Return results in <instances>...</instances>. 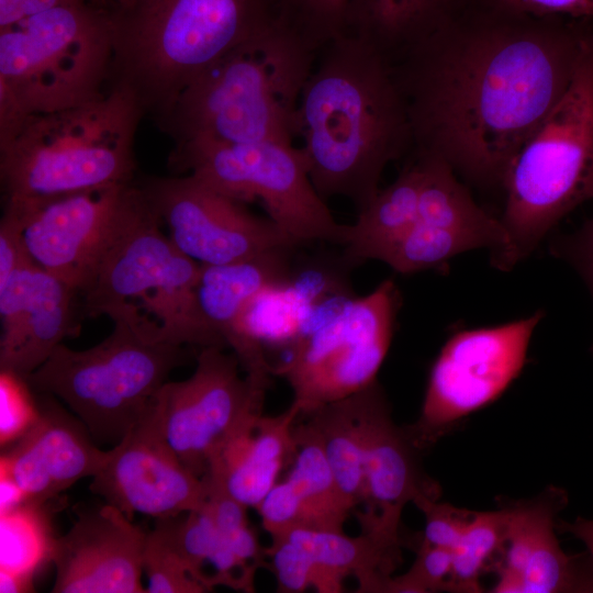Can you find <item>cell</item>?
<instances>
[{"instance_id":"cell-1","label":"cell","mask_w":593,"mask_h":593,"mask_svg":"<svg viewBox=\"0 0 593 593\" xmlns=\"http://www.w3.org/2000/svg\"><path fill=\"white\" fill-rule=\"evenodd\" d=\"M593 20L537 16L495 0H461L390 59L414 152L501 188L515 155L570 86Z\"/></svg>"},{"instance_id":"cell-2","label":"cell","mask_w":593,"mask_h":593,"mask_svg":"<svg viewBox=\"0 0 593 593\" xmlns=\"http://www.w3.org/2000/svg\"><path fill=\"white\" fill-rule=\"evenodd\" d=\"M299 137L318 194L346 198L357 212L366 208L388 164L413 147L389 58L347 31L326 42L302 91Z\"/></svg>"},{"instance_id":"cell-3","label":"cell","mask_w":593,"mask_h":593,"mask_svg":"<svg viewBox=\"0 0 593 593\" xmlns=\"http://www.w3.org/2000/svg\"><path fill=\"white\" fill-rule=\"evenodd\" d=\"M323 45L287 16L203 70L158 126L176 145L246 144L299 137V105Z\"/></svg>"},{"instance_id":"cell-4","label":"cell","mask_w":593,"mask_h":593,"mask_svg":"<svg viewBox=\"0 0 593 593\" xmlns=\"http://www.w3.org/2000/svg\"><path fill=\"white\" fill-rule=\"evenodd\" d=\"M112 15L109 88L132 94L157 125L211 64L284 16L278 0H141Z\"/></svg>"},{"instance_id":"cell-5","label":"cell","mask_w":593,"mask_h":593,"mask_svg":"<svg viewBox=\"0 0 593 593\" xmlns=\"http://www.w3.org/2000/svg\"><path fill=\"white\" fill-rule=\"evenodd\" d=\"M112 9L57 7L0 27V146L31 115L78 107L109 90Z\"/></svg>"},{"instance_id":"cell-6","label":"cell","mask_w":593,"mask_h":593,"mask_svg":"<svg viewBox=\"0 0 593 593\" xmlns=\"http://www.w3.org/2000/svg\"><path fill=\"white\" fill-rule=\"evenodd\" d=\"M145 113L111 87L88 103L26 119L0 146L4 201H40L133 182L134 142Z\"/></svg>"},{"instance_id":"cell-7","label":"cell","mask_w":593,"mask_h":593,"mask_svg":"<svg viewBox=\"0 0 593 593\" xmlns=\"http://www.w3.org/2000/svg\"><path fill=\"white\" fill-rule=\"evenodd\" d=\"M503 271L529 256L560 220L593 200V42L564 94L526 139L502 184Z\"/></svg>"},{"instance_id":"cell-8","label":"cell","mask_w":593,"mask_h":593,"mask_svg":"<svg viewBox=\"0 0 593 593\" xmlns=\"http://www.w3.org/2000/svg\"><path fill=\"white\" fill-rule=\"evenodd\" d=\"M161 226L147 201L80 293L85 313L108 316L150 342L225 348L195 302L200 264L178 249Z\"/></svg>"},{"instance_id":"cell-9","label":"cell","mask_w":593,"mask_h":593,"mask_svg":"<svg viewBox=\"0 0 593 593\" xmlns=\"http://www.w3.org/2000/svg\"><path fill=\"white\" fill-rule=\"evenodd\" d=\"M188 358L186 346L150 342L114 324L107 338L88 349L58 345L25 383L61 400L94 441L114 446Z\"/></svg>"},{"instance_id":"cell-10","label":"cell","mask_w":593,"mask_h":593,"mask_svg":"<svg viewBox=\"0 0 593 593\" xmlns=\"http://www.w3.org/2000/svg\"><path fill=\"white\" fill-rule=\"evenodd\" d=\"M170 165L238 201H260L299 245L322 240L344 246L348 240L349 224L334 219L311 181L304 152L294 144L193 139L176 145Z\"/></svg>"},{"instance_id":"cell-11","label":"cell","mask_w":593,"mask_h":593,"mask_svg":"<svg viewBox=\"0 0 593 593\" xmlns=\"http://www.w3.org/2000/svg\"><path fill=\"white\" fill-rule=\"evenodd\" d=\"M399 305L395 283L384 280L370 293L340 302L293 340L288 359L271 373L287 380L301 415L377 380Z\"/></svg>"},{"instance_id":"cell-12","label":"cell","mask_w":593,"mask_h":593,"mask_svg":"<svg viewBox=\"0 0 593 593\" xmlns=\"http://www.w3.org/2000/svg\"><path fill=\"white\" fill-rule=\"evenodd\" d=\"M147 208L139 184L94 188L40 201H4L22 223L33 261L80 293Z\"/></svg>"},{"instance_id":"cell-13","label":"cell","mask_w":593,"mask_h":593,"mask_svg":"<svg viewBox=\"0 0 593 593\" xmlns=\"http://www.w3.org/2000/svg\"><path fill=\"white\" fill-rule=\"evenodd\" d=\"M537 311L506 324L455 333L438 354L428 377L418 419L407 425L416 445L430 448L457 423L494 402L521 373Z\"/></svg>"},{"instance_id":"cell-14","label":"cell","mask_w":593,"mask_h":593,"mask_svg":"<svg viewBox=\"0 0 593 593\" xmlns=\"http://www.w3.org/2000/svg\"><path fill=\"white\" fill-rule=\"evenodd\" d=\"M193 373L167 381L153 401L161 433L180 461L204 478L213 455L250 416L262 412L269 383L242 376L224 347L199 349Z\"/></svg>"},{"instance_id":"cell-15","label":"cell","mask_w":593,"mask_h":593,"mask_svg":"<svg viewBox=\"0 0 593 593\" xmlns=\"http://www.w3.org/2000/svg\"><path fill=\"white\" fill-rule=\"evenodd\" d=\"M174 245L200 265L253 258L299 245L269 216L250 212L193 175L152 177L139 183Z\"/></svg>"},{"instance_id":"cell-16","label":"cell","mask_w":593,"mask_h":593,"mask_svg":"<svg viewBox=\"0 0 593 593\" xmlns=\"http://www.w3.org/2000/svg\"><path fill=\"white\" fill-rule=\"evenodd\" d=\"M89 490L130 519L135 513L163 519L197 511L209 495L208 481L191 472L168 445L153 403L108 450Z\"/></svg>"},{"instance_id":"cell-17","label":"cell","mask_w":593,"mask_h":593,"mask_svg":"<svg viewBox=\"0 0 593 593\" xmlns=\"http://www.w3.org/2000/svg\"><path fill=\"white\" fill-rule=\"evenodd\" d=\"M363 511L355 512L363 532L402 547L405 505L422 497L438 500L439 484L424 470L423 450L407 426H398L382 387L362 390Z\"/></svg>"},{"instance_id":"cell-18","label":"cell","mask_w":593,"mask_h":593,"mask_svg":"<svg viewBox=\"0 0 593 593\" xmlns=\"http://www.w3.org/2000/svg\"><path fill=\"white\" fill-rule=\"evenodd\" d=\"M506 514V537L494 568L496 593L593 592L590 555H567L555 535L566 491L548 486L530 500L497 502Z\"/></svg>"},{"instance_id":"cell-19","label":"cell","mask_w":593,"mask_h":593,"mask_svg":"<svg viewBox=\"0 0 593 593\" xmlns=\"http://www.w3.org/2000/svg\"><path fill=\"white\" fill-rule=\"evenodd\" d=\"M104 503L81 510L70 529L55 537L53 593H139L147 533Z\"/></svg>"},{"instance_id":"cell-20","label":"cell","mask_w":593,"mask_h":593,"mask_svg":"<svg viewBox=\"0 0 593 593\" xmlns=\"http://www.w3.org/2000/svg\"><path fill=\"white\" fill-rule=\"evenodd\" d=\"M79 293L34 261L0 281L1 372L23 381L76 331Z\"/></svg>"},{"instance_id":"cell-21","label":"cell","mask_w":593,"mask_h":593,"mask_svg":"<svg viewBox=\"0 0 593 593\" xmlns=\"http://www.w3.org/2000/svg\"><path fill=\"white\" fill-rule=\"evenodd\" d=\"M43 394V393H41ZM34 423L8 445L0 472L22 489L26 502L44 505L77 481L93 477L108 456L94 444L85 424L43 394Z\"/></svg>"},{"instance_id":"cell-22","label":"cell","mask_w":593,"mask_h":593,"mask_svg":"<svg viewBox=\"0 0 593 593\" xmlns=\"http://www.w3.org/2000/svg\"><path fill=\"white\" fill-rule=\"evenodd\" d=\"M301 406L292 401L281 414L256 413L245 421L210 460L205 479L247 507L256 508L289 462L296 444L294 425Z\"/></svg>"},{"instance_id":"cell-23","label":"cell","mask_w":593,"mask_h":593,"mask_svg":"<svg viewBox=\"0 0 593 593\" xmlns=\"http://www.w3.org/2000/svg\"><path fill=\"white\" fill-rule=\"evenodd\" d=\"M290 250L269 251L253 258L200 265L194 296L205 324L234 349L250 304L262 293L289 283Z\"/></svg>"},{"instance_id":"cell-24","label":"cell","mask_w":593,"mask_h":593,"mask_svg":"<svg viewBox=\"0 0 593 593\" xmlns=\"http://www.w3.org/2000/svg\"><path fill=\"white\" fill-rule=\"evenodd\" d=\"M279 536L309 555L321 577V593L342 592L347 577L357 578L360 592H389L391 574L402 562L401 547L369 532L347 536L344 530L294 528Z\"/></svg>"},{"instance_id":"cell-25","label":"cell","mask_w":593,"mask_h":593,"mask_svg":"<svg viewBox=\"0 0 593 593\" xmlns=\"http://www.w3.org/2000/svg\"><path fill=\"white\" fill-rule=\"evenodd\" d=\"M423 180V161L416 154L396 179L380 189L372 201L358 212L349 224L344 245V260L357 266L367 260H381L389 248L415 223Z\"/></svg>"},{"instance_id":"cell-26","label":"cell","mask_w":593,"mask_h":593,"mask_svg":"<svg viewBox=\"0 0 593 593\" xmlns=\"http://www.w3.org/2000/svg\"><path fill=\"white\" fill-rule=\"evenodd\" d=\"M155 527L176 550L190 574L206 590L204 575L209 566L212 589L225 585L244 592L255 591L257 570L235 555L205 505L175 517L156 519Z\"/></svg>"},{"instance_id":"cell-27","label":"cell","mask_w":593,"mask_h":593,"mask_svg":"<svg viewBox=\"0 0 593 593\" xmlns=\"http://www.w3.org/2000/svg\"><path fill=\"white\" fill-rule=\"evenodd\" d=\"M461 0H349L344 31L389 59L435 29Z\"/></svg>"},{"instance_id":"cell-28","label":"cell","mask_w":593,"mask_h":593,"mask_svg":"<svg viewBox=\"0 0 593 593\" xmlns=\"http://www.w3.org/2000/svg\"><path fill=\"white\" fill-rule=\"evenodd\" d=\"M353 513L363 502L362 390L305 414Z\"/></svg>"},{"instance_id":"cell-29","label":"cell","mask_w":593,"mask_h":593,"mask_svg":"<svg viewBox=\"0 0 593 593\" xmlns=\"http://www.w3.org/2000/svg\"><path fill=\"white\" fill-rule=\"evenodd\" d=\"M293 430L296 449L286 478L301 497L309 528L343 532L353 511L338 490L321 443L306 422L295 424Z\"/></svg>"},{"instance_id":"cell-30","label":"cell","mask_w":593,"mask_h":593,"mask_svg":"<svg viewBox=\"0 0 593 593\" xmlns=\"http://www.w3.org/2000/svg\"><path fill=\"white\" fill-rule=\"evenodd\" d=\"M506 537V514L473 511L452 552V592H481L482 577L499 562Z\"/></svg>"},{"instance_id":"cell-31","label":"cell","mask_w":593,"mask_h":593,"mask_svg":"<svg viewBox=\"0 0 593 593\" xmlns=\"http://www.w3.org/2000/svg\"><path fill=\"white\" fill-rule=\"evenodd\" d=\"M43 506L26 502L0 515V569L33 578L51 561L55 537Z\"/></svg>"},{"instance_id":"cell-32","label":"cell","mask_w":593,"mask_h":593,"mask_svg":"<svg viewBox=\"0 0 593 593\" xmlns=\"http://www.w3.org/2000/svg\"><path fill=\"white\" fill-rule=\"evenodd\" d=\"M481 247V242L471 234L415 221L380 261L396 272L412 273L438 267L458 254Z\"/></svg>"},{"instance_id":"cell-33","label":"cell","mask_w":593,"mask_h":593,"mask_svg":"<svg viewBox=\"0 0 593 593\" xmlns=\"http://www.w3.org/2000/svg\"><path fill=\"white\" fill-rule=\"evenodd\" d=\"M143 571L148 580L146 591L149 593L208 592L190 574L176 550L156 527L147 533Z\"/></svg>"},{"instance_id":"cell-34","label":"cell","mask_w":593,"mask_h":593,"mask_svg":"<svg viewBox=\"0 0 593 593\" xmlns=\"http://www.w3.org/2000/svg\"><path fill=\"white\" fill-rule=\"evenodd\" d=\"M416 559L411 569L392 578L389 592H452V552L450 549L414 542Z\"/></svg>"},{"instance_id":"cell-35","label":"cell","mask_w":593,"mask_h":593,"mask_svg":"<svg viewBox=\"0 0 593 593\" xmlns=\"http://www.w3.org/2000/svg\"><path fill=\"white\" fill-rule=\"evenodd\" d=\"M266 550L268 567L281 592L321 591V578L309 555L296 544L278 536L271 538Z\"/></svg>"},{"instance_id":"cell-36","label":"cell","mask_w":593,"mask_h":593,"mask_svg":"<svg viewBox=\"0 0 593 593\" xmlns=\"http://www.w3.org/2000/svg\"><path fill=\"white\" fill-rule=\"evenodd\" d=\"M282 13L325 44L344 31L349 0H278Z\"/></svg>"},{"instance_id":"cell-37","label":"cell","mask_w":593,"mask_h":593,"mask_svg":"<svg viewBox=\"0 0 593 593\" xmlns=\"http://www.w3.org/2000/svg\"><path fill=\"white\" fill-rule=\"evenodd\" d=\"M37 404L32 400L25 381L1 372L0 379V443L7 447L34 423Z\"/></svg>"},{"instance_id":"cell-38","label":"cell","mask_w":593,"mask_h":593,"mask_svg":"<svg viewBox=\"0 0 593 593\" xmlns=\"http://www.w3.org/2000/svg\"><path fill=\"white\" fill-rule=\"evenodd\" d=\"M256 510L270 537L294 528H309V518L301 497L287 478L271 488Z\"/></svg>"},{"instance_id":"cell-39","label":"cell","mask_w":593,"mask_h":593,"mask_svg":"<svg viewBox=\"0 0 593 593\" xmlns=\"http://www.w3.org/2000/svg\"><path fill=\"white\" fill-rule=\"evenodd\" d=\"M414 504L425 516L421 540L450 550L456 546L473 512L428 497H422Z\"/></svg>"},{"instance_id":"cell-40","label":"cell","mask_w":593,"mask_h":593,"mask_svg":"<svg viewBox=\"0 0 593 593\" xmlns=\"http://www.w3.org/2000/svg\"><path fill=\"white\" fill-rule=\"evenodd\" d=\"M550 251L579 272L593 298V217L577 232L551 240Z\"/></svg>"},{"instance_id":"cell-41","label":"cell","mask_w":593,"mask_h":593,"mask_svg":"<svg viewBox=\"0 0 593 593\" xmlns=\"http://www.w3.org/2000/svg\"><path fill=\"white\" fill-rule=\"evenodd\" d=\"M31 261L33 259L23 239L21 221L13 213L3 210L0 222V281Z\"/></svg>"},{"instance_id":"cell-42","label":"cell","mask_w":593,"mask_h":593,"mask_svg":"<svg viewBox=\"0 0 593 593\" xmlns=\"http://www.w3.org/2000/svg\"><path fill=\"white\" fill-rule=\"evenodd\" d=\"M504 7L537 16L593 20V0H495Z\"/></svg>"},{"instance_id":"cell-43","label":"cell","mask_w":593,"mask_h":593,"mask_svg":"<svg viewBox=\"0 0 593 593\" xmlns=\"http://www.w3.org/2000/svg\"><path fill=\"white\" fill-rule=\"evenodd\" d=\"M87 1H101L105 3L103 0H0V27L8 26L57 7Z\"/></svg>"},{"instance_id":"cell-44","label":"cell","mask_w":593,"mask_h":593,"mask_svg":"<svg viewBox=\"0 0 593 593\" xmlns=\"http://www.w3.org/2000/svg\"><path fill=\"white\" fill-rule=\"evenodd\" d=\"M26 503L22 489L8 474L0 472V515Z\"/></svg>"},{"instance_id":"cell-45","label":"cell","mask_w":593,"mask_h":593,"mask_svg":"<svg viewBox=\"0 0 593 593\" xmlns=\"http://www.w3.org/2000/svg\"><path fill=\"white\" fill-rule=\"evenodd\" d=\"M556 528L559 533L571 534L580 539L588 548V553L593 560V519L578 517L573 523L559 521Z\"/></svg>"},{"instance_id":"cell-46","label":"cell","mask_w":593,"mask_h":593,"mask_svg":"<svg viewBox=\"0 0 593 593\" xmlns=\"http://www.w3.org/2000/svg\"><path fill=\"white\" fill-rule=\"evenodd\" d=\"M33 578L0 569V592L21 593L33 591Z\"/></svg>"},{"instance_id":"cell-47","label":"cell","mask_w":593,"mask_h":593,"mask_svg":"<svg viewBox=\"0 0 593 593\" xmlns=\"http://www.w3.org/2000/svg\"><path fill=\"white\" fill-rule=\"evenodd\" d=\"M112 10H123L131 8L141 0H103Z\"/></svg>"}]
</instances>
